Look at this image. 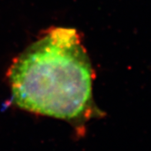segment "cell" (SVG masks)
Listing matches in <instances>:
<instances>
[{
    "label": "cell",
    "mask_w": 151,
    "mask_h": 151,
    "mask_svg": "<svg viewBox=\"0 0 151 151\" xmlns=\"http://www.w3.org/2000/svg\"><path fill=\"white\" fill-rule=\"evenodd\" d=\"M12 104L78 128L101 116L93 98V71L74 29L47 31L13 61L7 73Z\"/></svg>",
    "instance_id": "6da1fadb"
}]
</instances>
